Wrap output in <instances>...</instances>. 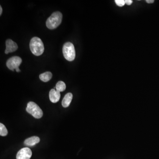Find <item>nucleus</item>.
<instances>
[{"instance_id": "16", "label": "nucleus", "mask_w": 159, "mask_h": 159, "mask_svg": "<svg viewBox=\"0 0 159 159\" xmlns=\"http://www.w3.org/2000/svg\"><path fill=\"white\" fill-rule=\"evenodd\" d=\"M154 2V0H146V2L147 3H149V4H151V3H153Z\"/></svg>"}, {"instance_id": "8", "label": "nucleus", "mask_w": 159, "mask_h": 159, "mask_svg": "<svg viewBox=\"0 0 159 159\" xmlns=\"http://www.w3.org/2000/svg\"><path fill=\"white\" fill-rule=\"evenodd\" d=\"M60 92L54 89H52L49 93V98L51 102L56 103L59 101L60 99Z\"/></svg>"}, {"instance_id": "11", "label": "nucleus", "mask_w": 159, "mask_h": 159, "mask_svg": "<svg viewBox=\"0 0 159 159\" xmlns=\"http://www.w3.org/2000/svg\"><path fill=\"white\" fill-rule=\"evenodd\" d=\"M52 74L51 72H47L43 73L39 75V78L41 80L44 82L49 81L52 78Z\"/></svg>"}, {"instance_id": "5", "label": "nucleus", "mask_w": 159, "mask_h": 159, "mask_svg": "<svg viewBox=\"0 0 159 159\" xmlns=\"http://www.w3.org/2000/svg\"><path fill=\"white\" fill-rule=\"evenodd\" d=\"M22 61L20 57L18 56H13L8 60L6 62V66L9 70L14 71V70L19 68Z\"/></svg>"}, {"instance_id": "17", "label": "nucleus", "mask_w": 159, "mask_h": 159, "mask_svg": "<svg viewBox=\"0 0 159 159\" xmlns=\"http://www.w3.org/2000/svg\"><path fill=\"white\" fill-rule=\"evenodd\" d=\"M0 10H1V11H0V15H2V6H0Z\"/></svg>"}, {"instance_id": "3", "label": "nucleus", "mask_w": 159, "mask_h": 159, "mask_svg": "<svg viewBox=\"0 0 159 159\" xmlns=\"http://www.w3.org/2000/svg\"><path fill=\"white\" fill-rule=\"evenodd\" d=\"M63 54L67 60L71 61H74L76 56L75 48L73 43L67 42L64 44L62 49Z\"/></svg>"}, {"instance_id": "12", "label": "nucleus", "mask_w": 159, "mask_h": 159, "mask_svg": "<svg viewBox=\"0 0 159 159\" xmlns=\"http://www.w3.org/2000/svg\"><path fill=\"white\" fill-rule=\"evenodd\" d=\"M55 88L56 90L59 91V92H63L66 89V84L63 81H58L56 84Z\"/></svg>"}, {"instance_id": "4", "label": "nucleus", "mask_w": 159, "mask_h": 159, "mask_svg": "<svg viewBox=\"0 0 159 159\" xmlns=\"http://www.w3.org/2000/svg\"><path fill=\"white\" fill-rule=\"evenodd\" d=\"M26 111L35 119H40L43 116V112L41 109L36 103L33 102H30L28 103Z\"/></svg>"}, {"instance_id": "14", "label": "nucleus", "mask_w": 159, "mask_h": 159, "mask_svg": "<svg viewBox=\"0 0 159 159\" xmlns=\"http://www.w3.org/2000/svg\"><path fill=\"white\" fill-rule=\"evenodd\" d=\"M115 2H116L117 6H119V7H122L125 4V1H124V0H116Z\"/></svg>"}, {"instance_id": "15", "label": "nucleus", "mask_w": 159, "mask_h": 159, "mask_svg": "<svg viewBox=\"0 0 159 159\" xmlns=\"http://www.w3.org/2000/svg\"><path fill=\"white\" fill-rule=\"evenodd\" d=\"M125 4L126 5L129 6V5H131L133 3V1L132 0H125Z\"/></svg>"}, {"instance_id": "10", "label": "nucleus", "mask_w": 159, "mask_h": 159, "mask_svg": "<svg viewBox=\"0 0 159 159\" xmlns=\"http://www.w3.org/2000/svg\"><path fill=\"white\" fill-rule=\"evenodd\" d=\"M73 94L71 93H68L66 94L65 96L64 97L63 99L62 102V105L64 107H68L70 104L72 99H73Z\"/></svg>"}, {"instance_id": "6", "label": "nucleus", "mask_w": 159, "mask_h": 159, "mask_svg": "<svg viewBox=\"0 0 159 159\" xmlns=\"http://www.w3.org/2000/svg\"><path fill=\"white\" fill-rule=\"evenodd\" d=\"M32 156V152L29 148H21L16 155V159H30Z\"/></svg>"}, {"instance_id": "2", "label": "nucleus", "mask_w": 159, "mask_h": 159, "mask_svg": "<svg viewBox=\"0 0 159 159\" xmlns=\"http://www.w3.org/2000/svg\"><path fill=\"white\" fill-rule=\"evenodd\" d=\"M62 15L60 11H55L47 20L46 26L50 29L57 28L62 21Z\"/></svg>"}, {"instance_id": "7", "label": "nucleus", "mask_w": 159, "mask_h": 159, "mask_svg": "<svg viewBox=\"0 0 159 159\" xmlns=\"http://www.w3.org/2000/svg\"><path fill=\"white\" fill-rule=\"evenodd\" d=\"M6 50L5 51V53L6 54L14 52L18 49L17 44L10 39H8L6 40Z\"/></svg>"}, {"instance_id": "9", "label": "nucleus", "mask_w": 159, "mask_h": 159, "mask_svg": "<svg viewBox=\"0 0 159 159\" xmlns=\"http://www.w3.org/2000/svg\"><path fill=\"white\" fill-rule=\"evenodd\" d=\"M40 141V140L38 137L33 136L26 139L24 144L27 146H33L39 143Z\"/></svg>"}, {"instance_id": "13", "label": "nucleus", "mask_w": 159, "mask_h": 159, "mask_svg": "<svg viewBox=\"0 0 159 159\" xmlns=\"http://www.w3.org/2000/svg\"><path fill=\"white\" fill-rule=\"evenodd\" d=\"M8 133V130L5 125L2 123H0V135L1 136H6Z\"/></svg>"}, {"instance_id": "18", "label": "nucleus", "mask_w": 159, "mask_h": 159, "mask_svg": "<svg viewBox=\"0 0 159 159\" xmlns=\"http://www.w3.org/2000/svg\"><path fill=\"white\" fill-rule=\"evenodd\" d=\"M16 72H19L20 71L19 68H18L16 69Z\"/></svg>"}, {"instance_id": "1", "label": "nucleus", "mask_w": 159, "mask_h": 159, "mask_svg": "<svg viewBox=\"0 0 159 159\" xmlns=\"http://www.w3.org/2000/svg\"><path fill=\"white\" fill-rule=\"evenodd\" d=\"M30 48L32 54L35 56L42 55L44 51L42 41L39 37L32 38L30 43Z\"/></svg>"}]
</instances>
